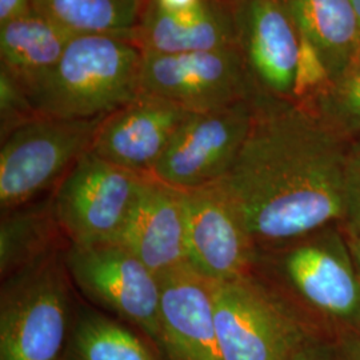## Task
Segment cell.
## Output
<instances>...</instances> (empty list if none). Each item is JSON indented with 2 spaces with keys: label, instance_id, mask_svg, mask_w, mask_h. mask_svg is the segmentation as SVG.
Segmentation results:
<instances>
[{
  "label": "cell",
  "instance_id": "15",
  "mask_svg": "<svg viewBox=\"0 0 360 360\" xmlns=\"http://www.w3.org/2000/svg\"><path fill=\"white\" fill-rule=\"evenodd\" d=\"M116 242L158 276L188 264L181 193L150 176Z\"/></svg>",
  "mask_w": 360,
  "mask_h": 360
},
{
  "label": "cell",
  "instance_id": "29",
  "mask_svg": "<svg viewBox=\"0 0 360 360\" xmlns=\"http://www.w3.org/2000/svg\"><path fill=\"white\" fill-rule=\"evenodd\" d=\"M347 243L360 279V231H348Z\"/></svg>",
  "mask_w": 360,
  "mask_h": 360
},
{
  "label": "cell",
  "instance_id": "18",
  "mask_svg": "<svg viewBox=\"0 0 360 360\" xmlns=\"http://www.w3.org/2000/svg\"><path fill=\"white\" fill-rule=\"evenodd\" d=\"M72 38L74 35L37 13L1 25V68L28 94L58 65Z\"/></svg>",
  "mask_w": 360,
  "mask_h": 360
},
{
  "label": "cell",
  "instance_id": "24",
  "mask_svg": "<svg viewBox=\"0 0 360 360\" xmlns=\"http://www.w3.org/2000/svg\"><path fill=\"white\" fill-rule=\"evenodd\" d=\"M348 231H360V136L347 150L345 169V215Z\"/></svg>",
  "mask_w": 360,
  "mask_h": 360
},
{
  "label": "cell",
  "instance_id": "28",
  "mask_svg": "<svg viewBox=\"0 0 360 360\" xmlns=\"http://www.w3.org/2000/svg\"><path fill=\"white\" fill-rule=\"evenodd\" d=\"M155 3L169 13H176V11H184L190 10L195 7L200 0H154Z\"/></svg>",
  "mask_w": 360,
  "mask_h": 360
},
{
  "label": "cell",
  "instance_id": "2",
  "mask_svg": "<svg viewBox=\"0 0 360 360\" xmlns=\"http://www.w3.org/2000/svg\"><path fill=\"white\" fill-rule=\"evenodd\" d=\"M143 51L115 35H77L27 95L40 116L104 117L139 95Z\"/></svg>",
  "mask_w": 360,
  "mask_h": 360
},
{
  "label": "cell",
  "instance_id": "31",
  "mask_svg": "<svg viewBox=\"0 0 360 360\" xmlns=\"http://www.w3.org/2000/svg\"><path fill=\"white\" fill-rule=\"evenodd\" d=\"M227 1H232V0H227Z\"/></svg>",
  "mask_w": 360,
  "mask_h": 360
},
{
  "label": "cell",
  "instance_id": "3",
  "mask_svg": "<svg viewBox=\"0 0 360 360\" xmlns=\"http://www.w3.org/2000/svg\"><path fill=\"white\" fill-rule=\"evenodd\" d=\"M65 248L1 281L0 360L63 358L77 309Z\"/></svg>",
  "mask_w": 360,
  "mask_h": 360
},
{
  "label": "cell",
  "instance_id": "23",
  "mask_svg": "<svg viewBox=\"0 0 360 360\" xmlns=\"http://www.w3.org/2000/svg\"><path fill=\"white\" fill-rule=\"evenodd\" d=\"M26 90L7 71L0 70V136L1 141L20 126L39 117Z\"/></svg>",
  "mask_w": 360,
  "mask_h": 360
},
{
  "label": "cell",
  "instance_id": "9",
  "mask_svg": "<svg viewBox=\"0 0 360 360\" xmlns=\"http://www.w3.org/2000/svg\"><path fill=\"white\" fill-rule=\"evenodd\" d=\"M272 247L275 271L303 303L360 331V279L347 240L318 230Z\"/></svg>",
  "mask_w": 360,
  "mask_h": 360
},
{
  "label": "cell",
  "instance_id": "4",
  "mask_svg": "<svg viewBox=\"0 0 360 360\" xmlns=\"http://www.w3.org/2000/svg\"><path fill=\"white\" fill-rule=\"evenodd\" d=\"M223 360H290L314 335L291 300L255 274L211 282Z\"/></svg>",
  "mask_w": 360,
  "mask_h": 360
},
{
  "label": "cell",
  "instance_id": "5",
  "mask_svg": "<svg viewBox=\"0 0 360 360\" xmlns=\"http://www.w3.org/2000/svg\"><path fill=\"white\" fill-rule=\"evenodd\" d=\"M103 117L39 116L1 141L0 208L8 211L51 193L90 151Z\"/></svg>",
  "mask_w": 360,
  "mask_h": 360
},
{
  "label": "cell",
  "instance_id": "7",
  "mask_svg": "<svg viewBox=\"0 0 360 360\" xmlns=\"http://www.w3.org/2000/svg\"><path fill=\"white\" fill-rule=\"evenodd\" d=\"M148 178L91 150L80 156L52 191L55 215L68 245L116 240Z\"/></svg>",
  "mask_w": 360,
  "mask_h": 360
},
{
  "label": "cell",
  "instance_id": "26",
  "mask_svg": "<svg viewBox=\"0 0 360 360\" xmlns=\"http://www.w3.org/2000/svg\"><path fill=\"white\" fill-rule=\"evenodd\" d=\"M31 13V0H0V26Z\"/></svg>",
  "mask_w": 360,
  "mask_h": 360
},
{
  "label": "cell",
  "instance_id": "6",
  "mask_svg": "<svg viewBox=\"0 0 360 360\" xmlns=\"http://www.w3.org/2000/svg\"><path fill=\"white\" fill-rule=\"evenodd\" d=\"M65 260L75 290L96 309L135 327L159 354V276L119 242L68 245Z\"/></svg>",
  "mask_w": 360,
  "mask_h": 360
},
{
  "label": "cell",
  "instance_id": "27",
  "mask_svg": "<svg viewBox=\"0 0 360 360\" xmlns=\"http://www.w3.org/2000/svg\"><path fill=\"white\" fill-rule=\"evenodd\" d=\"M336 360H360V333H348L334 345Z\"/></svg>",
  "mask_w": 360,
  "mask_h": 360
},
{
  "label": "cell",
  "instance_id": "14",
  "mask_svg": "<svg viewBox=\"0 0 360 360\" xmlns=\"http://www.w3.org/2000/svg\"><path fill=\"white\" fill-rule=\"evenodd\" d=\"M159 355L163 360H223L214 319L211 281L190 264L159 276Z\"/></svg>",
  "mask_w": 360,
  "mask_h": 360
},
{
  "label": "cell",
  "instance_id": "11",
  "mask_svg": "<svg viewBox=\"0 0 360 360\" xmlns=\"http://www.w3.org/2000/svg\"><path fill=\"white\" fill-rule=\"evenodd\" d=\"M188 264L211 282L255 270L257 245L230 193L214 183L180 191Z\"/></svg>",
  "mask_w": 360,
  "mask_h": 360
},
{
  "label": "cell",
  "instance_id": "20",
  "mask_svg": "<svg viewBox=\"0 0 360 360\" xmlns=\"http://www.w3.org/2000/svg\"><path fill=\"white\" fill-rule=\"evenodd\" d=\"M154 348L122 321L77 304L62 360H163Z\"/></svg>",
  "mask_w": 360,
  "mask_h": 360
},
{
  "label": "cell",
  "instance_id": "21",
  "mask_svg": "<svg viewBox=\"0 0 360 360\" xmlns=\"http://www.w3.org/2000/svg\"><path fill=\"white\" fill-rule=\"evenodd\" d=\"M41 15L71 35H115L132 38L139 25L143 0H31Z\"/></svg>",
  "mask_w": 360,
  "mask_h": 360
},
{
  "label": "cell",
  "instance_id": "30",
  "mask_svg": "<svg viewBox=\"0 0 360 360\" xmlns=\"http://www.w3.org/2000/svg\"><path fill=\"white\" fill-rule=\"evenodd\" d=\"M351 3H352V6H354V10H355V13H356V16H358L360 23V0H351Z\"/></svg>",
  "mask_w": 360,
  "mask_h": 360
},
{
  "label": "cell",
  "instance_id": "17",
  "mask_svg": "<svg viewBox=\"0 0 360 360\" xmlns=\"http://www.w3.org/2000/svg\"><path fill=\"white\" fill-rule=\"evenodd\" d=\"M300 38L316 53L326 83L360 52V23L351 0H282Z\"/></svg>",
  "mask_w": 360,
  "mask_h": 360
},
{
  "label": "cell",
  "instance_id": "10",
  "mask_svg": "<svg viewBox=\"0 0 360 360\" xmlns=\"http://www.w3.org/2000/svg\"><path fill=\"white\" fill-rule=\"evenodd\" d=\"M257 92L239 47L176 55L143 52L139 94L187 111L226 107Z\"/></svg>",
  "mask_w": 360,
  "mask_h": 360
},
{
  "label": "cell",
  "instance_id": "19",
  "mask_svg": "<svg viewBox=\"0 0 360 360\" xmlns=\"http://www.w3.org/2000/svg\"><path fill=\"white\" fill-rule=\"evenodd\" d=\"M68 245L55 215L52 193L1 212L0 276L1 281L39 259Z\"/></svg>",
  "mask_w": 360,
  "mask_h": 360
},
{
  "label": "cell",
  "instance_id": "12",
  "mask_svg": "<svg viewBox=\"0 0 360 360\" xmlns=\"http://www.w3.org/2000/svg\"><path fill=\"white\" fill-rule=\"evenodd\" d=\"M236 40L259 94L295 102L300 35L282 0H232Z\"/></svg>",
  "mask_w": 360,
  "mask_h": 360
},
{
  "label": "cell",
  "instance_id": "16",
  "mask_svg": "<svg viewBox=\"0 0 360 360\" xmlns=\"http://www.w3.org/2000/svg\"><path fill=\"white\" fill-rule=\"evenodd\" d=\"M131 40L143 52L162 55L238 47L232 3L200 0L190 10L169 13L150 0Z\"/></svg>",
  "mask_w": 360,
  "mask_h": 360
},
{
  "label": "cell",
  "instance_id": "13",
  "mask_svg": "<svg viewBox=\"0 0 360 360\" xmlns=\"http://www.w3.org/2000/svg\"><path fill=\"white\" fill-rule=\"evenodd\" d=\"M191 111L139 94L104 116L91 151L129 171L150 175Z\"/></svg>",
  "mask_w": 360,
  "mask_h": 360
},
{
  "label": "cell",
  "instance_id": "1",
  "mask_svg": "<svg viewBox=\"0 0 360 360\" xmlns=\"http://www.w3.org/2000/svg\"><path fill=\"white\" fill-rule=\"evenodd\" d=\"M348 146L306 104L257 92L254 119L221 180L257 250L322 230L345 215Z\"/></svg>",
  "mask_w": 360,
  "mask_h": 360
},
{
  "label": "cell",
  "instance_id": "8",
  "mask_svg": "<svg viewBox=\"0 0 360 360\" xmlns=\"http://www.w3.org/2000/svg\"><path fill=\"white\" fill-rule=\"evenodd\" d=\"M252 119L254 98L210 111L191 112L168 144L151 176L183 193L218 183L240 153Z\"/></svg>",
  "mask_w": 360,
  "mask_h": 360
},
{
  "label": "cell",
  "instance_id": "25",
  "mask_svg": "<svg viewBox=\"0 0 360 360\" xmlns=\"http://www.w3.org/2000/svg\"><path fill=\"white\" fill-rule=\"evenodd\" d=\"M290 360H336L335 346L312 338Z\"/></svg>",
  "mask_w": 360,
  "mask_h": 360
},
{
  "label": "cell",
  "instance_id": "22",
  "mask_svg": "<svg viewBox=\"0 0 360 360\" xmlns=\"http://www.w3.org/2000/svg\"><path fill=\"white\" fill-rule=\"evenodd\" d=\"M342 138L360 136V52L334 80L327 82L306 104Z\"/></svg>",
  "mask_w": 360,
  "mask_h": 360
}]
</instances>
